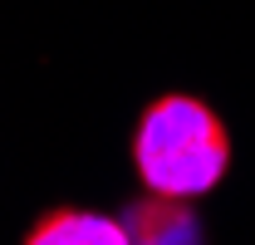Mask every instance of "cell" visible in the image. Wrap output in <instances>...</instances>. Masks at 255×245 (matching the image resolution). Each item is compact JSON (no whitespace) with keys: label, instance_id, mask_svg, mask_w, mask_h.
I'll return each mask as SVG.
<instances>
[{"label":"cell","instance_id":"7a4b0ae2","mask_svg":"<svg viewBox=\"0 0 255 245\" xmlns=\"http://www.w3.org/2000/svg\"><path fill=\"white\" fill-rule=\"evenodd\" d=\"M128 245H206V231L191 211V201H177V196H137L123 216Z\"/></svg>","mask_w":255,"mask_h":245},{"label":"cell","instance_id":"6da1fadb","mask_svg":"<svg viewBox=\"0 0 255 245\" xmlns=\"http://www.w3.org/2000/svg\"><path fill=\"white\" fill-rule=\"evenodd\" d=\"M132 167L152 196L196 201L231 172V132L221 113L191 93H162L132 127Z\"/></svg>","mask_w":255,"mask_h":245},{"label":"cell","instance_id":"3957f363","mask_svg":"<svg viewBox=\"0 0 255 245\" xmlns=\"http://www.w3.org/2000/svg\"><path fill=\"white\" fill-rule=\"evenodd\" d=\"M20 245H128V231L118 216L79 211V206H54L25 231Z\"/></svg>","mask_w":255,"mask_h":245}]
</instances>
